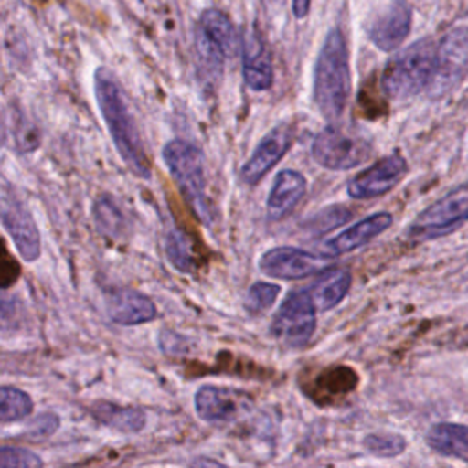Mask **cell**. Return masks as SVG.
I'll return each mask as SVG.
<instances>
[{
  "label": "cell",
  "instance_id": "cell-1",
  "mask_svg": "<svg viewBox=\"0 0 468 468\" xmlns=\"http://www.w3.org/2000/svg\"><path fill=\"white\" fill-rule=\"evenodd\" d=\"M93 88L99 110L119 155L135 176L148 177L150 163L117 79L110 69L99 68L93 77Z\"/></svg>",
  "mask_w": 468,
  "mask_h": 468
},
{
  "label": "cell",
  "instance_id": "cell-2",
  "mask_svg": "<svg viewBox=\"0 0 468 468\" xmlns=\"http://www.w3.org/2000/svg\"><path fill=\"white\" fill-rule=\"evenodd\" d=\"M351 90L349 53L344 33L333 27L320 48L314 64L313 97L329 122H338L346 112Z\"/></svg>",
  "mask_w": 468,
  "mask_h": 468
},
{
  "label": "cell",
  "instance_id": "cell-3",
  "mask_svg": "<svg viewBox=\"0 0 468 468\" xmlns=\"http://www.w3.org/2000/svg\"><path fill=\"white\" fill-rule=\"evenodd\" d=\"M437 42L420 38L399 51L384 68L380 86L393 101H404L424 91L431 80Z\"/></svg>",
  "mask_w": 468,
  "mask_h": 468
},
{
  "label": "cell",
  "instance_id": "cell-4",
  "mask_svg": "<svg viewBox=\"0 0 468 468\" xmlns=\"http://www.w3.org/2000/svg\"><path fill=\"white\" fill-rule=\"evenodd\" d=\"M163 159L196 216H199L203 223H212L214 210L207 196L203 152L188 141L172 139L163 146Z\"/></svg>",
  "mask_w": 468,
  "mask_h": 468
},
{
  "label": "cell",
  "instance_id": "cell-5",
  "mask_svg": "<svg viewBox=\"0 0 468 468\" xmlns=\"http://www.w3.org/2000/svg\"><path fill=\"white\" fill-rule=\"evenodd\" d=\"M466 221L468 183H463L420 210L408 227V236L417 241H428L453 232Z\"/></svg>",
  "mask_w": 468,
  "mask_h": 468
},
{
  "label": "cell",
  "instance_id": "cell-6",
  "mask_svg": "<svg viewBox=\"0 0 468 468\" xmlns=\"http://www.w3.org/2000/svg\"><path fill=\"white\" fill-rule=\"evenodd\" d=\"M311 155L327 170H351L371 155V143L356 132L329 122L314 135Z\"/></svg>",
  "mask_w": 468,
  "mask_h": 468
},
{
  "label": "cell",
  "instance_id": "cell-7",
  "mask_svg": "<svg viewBox=\"0 0 468 468\" xmlns=\"http://www.w3.org/2000/svg\"><path fill=\"white\" fill-rule=\"evenodd\" d=\"M316 329V305L307 289L291 291L278 307L271 333L289 349L307 346Z\"/></svg>",
  "mask_w": 468,
  "mask_h": 468
},
{
  "label": "cell",
  "instance_id": "cell-8",
  "mask_svg": "<svg viewBox=\"0 0 468 468\" xmlns=\"http://www.w3.org/2000/svg\"><path fill=\"white\" fill-rule=\"evenodd\" d=\"M468 75V26L450 29L435 49L433 75L428 91L433 97L446 95Z\"/></svg>",
  "mask_w": 468,
  "mask_h": 468
},
{
  "label": "cell",
  "instance_id": "cell-9",
  "mask_svg": "<svg viewBox=\"0 0 468 468\" xmlns=\"http://www.w3.org/2000/svg\"><path fill=\"white\" fill-rule=\"evenodd\" d=\"M333 260L322 252H309L298 247H274L261 254L258 267L271 278L300 280L331 267Z\"/></svg>",
  "mask_w": 468,
  "mask_h": 468
},
{
  "label": "cell",
  "instance_id": "cell-10",
  "mask_svg": "<svg viewBox=\"0 0 468 468\" xmlns=\"http://www.w3.org/2000/svg\"><path fill=\"white\" fill-rule=\"evenodd\" d=\"M406 172L408 163L399 152L384 155L347 181V196L358 201L384 196L399 185Z\"/></svg>",
  "mask_w": 468,
  "mask_h": 468
},
{
  "label": "cell",
  "instance_id": "cell-11",
  "mask_svg": "<svg viewBox=\"0 0 468 468\" xmlns=\"http://www.w3.org/2000/svg\"><path fill=\"white\" fill-rule=\"evenodd\" d=\"M292 126L287 122H280L274 128H271L256 144L249 159L239 170V177L245 185H256L260 183L271 168L276 166V163L287 154V150L292 144Z\"/></svg>",
  "mask_w": 468,
  "mask_h": 468
},
{
  "label": "cell",
  "instance_id": "cell-12",
  "mask_svg": "<svg viewBox=\"0 0 468 468\" xmlns=\"http://www.w3.org/2000/svg\"><path fill=\"white\" fill-rule=\"evenodd\" d=\"M0 223L26 261L40 256V234L29 210L13 194H0Z\"/></svg>",
  "mask_w": 468,
  "mask_h": 468
},
{
  "label": "cell",
  "instance_id": "cell-13",
  "mask_svg": "<svg viewBox=\"0 0 468 468\" xmlns=\"http://www.w3.org/2000/svg\"><path fill=\"white\" fill-rule=\"evenodd\" d=\"M250 399L247 393L234 388L205 384L194 395V408L201 420L210 424H223L238 419L247 410Z\"/></svg>",
  "mask_w": 468,
  "mask_h": 468
},
{
  "label": "cell",
  "instance_id": "cell-14",
  "mask_svg": "<svg viewBox=\"0 0 468 468\" xmlns=\"http://www.w3.org/2000/svg\"><path fill=\"white\" fill-rule=\"evenodd\" d=\"M411 29V5L408 0H389V4L367 22V37L380 51L397 49Z\"/></svg>",
  "mask_w": 468,
  "mask_h": 468
},
{
  "label": "cell",
  "instance_id": "cell-15",
  "mask_svg": "<svg viewBox=\"0 0 468 468\" xmlns=\"http://www.w3.org/2000/svg\"><path fill=\"white\" fill-rule=\"evenodd\" d=\"M393 223V216L389 212H375L351 227L344 229L342 232L335 234L333 238L325 239L322 243V254L329 258H338L342 254L353 252L364 245H367L371 239H375L378 234H382L386 229H389Z\"/></svg>",
  "mask_w": 468,
  "mask_h": 468
},
{
  "label": "cell",
  "instance_id": "cell-16",
  "mask_svg": "<svg viewBox=\"0 0 468 468\" xmlns=\"http://www.w3.org/2000/svg\"><path fill=\"white\" fill-rule=\"evenodd\" d=\"M243 80L254 91H265L272 86V62L267 46L256 27L247 31L241 38Z\"/></svg>",
  "mask_w": 468,
  "mask_h": 468
},
{
  "label": "cell",
  "instance_id": "cell-17",
  "mask_svg": "<svg viewBox=\"0 0 468 468\" xmlns=\"http://www.w3.org/2000/svg\"><path fill=\"white\" fill-rule=\"evenodd\" d=\"M106 313L119 325H139L157 316L155 303L146 294L132 289L113 291L106 298Z\"/></svg>",
  "mask_w": 468,
  "mask_h": 468
},
{
  "label": "cell",
  "instance_id": "cell-18",
  "mask_svg": "<svg viewBox=\"0 0 468 468\" xmlns=\"http://www.w3.org/2000/svg\"><path fill=\"white\" fill-rule=\"evenodd\" d=\"M305 190L307 179L302 172L292 168L280 170L267 196V216L271 219H282L283 216L291 214L298 201L305 196Z\"/></svg>",
  "mask_w": 468,
  "mask_h": 468
},
{
  "label": "cell",
  "instance_id": "cell-19",
  "mask_svg": "<svg viewBox=\"0 0 468 468\" xmlns=\"http://www.w3.org/2000/svg\"><path fill=\"white\" fill-rule=\"evenodd\" d=\"M351 287V272L342 267H327L320 278L307 289L316 309L327 311L336 307Z\"/></svg>",
  "mask_w": 468,
  "mask_h": 468
},
{
  "label": "cell",
  "instance_id": "cell-20",
  "mask_svg": "<svg viewBox=\"0 0 468 468\" xmlns=\"http://www.w3.org/2000/svg\"><path fill=\"white\" fill-rule=\"evenodd\" d=\"M424 439L433 452L468 463V424L437 422Z\"/></svg>",
  "mask_w": 468,
  "mask_h": 468
},
{
  "label": "cell",
  "instance_id": "cell-21",
  "mask_svg": "<svg viewBox=\"0 0 468 468\" xmlns=\"http://www.w3.org/2000/svg\"><path fill=\"white\" fill-rule=\"evenodd\" d=\"M197 27L208 37L212 38L219 48L221 51L227 55V57H232L236 55V51L239 49V37H238V31L234 27V24L230 22V18L219 11V9H205L199 16V24Z\"/></svg>",
  "mask_w": 468,
  "mask_h": 468
},
{
  "label": "cell",
  "instance_id": "cell-22",
  "mask_svg": "<svg viewBox=\"0 0 468 468\" xmlns=\"http://www.w3.org/2000/svg\"><path fill=\"white\" fill-rule=\"evenodd\" d=\"M91 415L104 426H110L113 430L124 431V433H135L144 428L146 415L139 408H124L117 406L106 400L95 402L91 406Z\"/></svg>",
  "mask_w": 468,
  "mask_h": 468
},
{
  "label": "cell",
  "instance_id": "cell-23",
  "mask_svg": "<svg viewBox=\"0 0 468 468\" xmlns=\"http://www.w3.org/2000/svg\"><path fill=\"white\" fill-rule=\"evenodd\" d=\"M194 46H196V58H197V73L205 84L214 86L221 79L227 55L199 27L196 29Z\"/></svg>",
  "mask_w": 468,
  "mask_h": 468
},
{
  "label": "cell",
  "instance_id": "cell-24",
  "mask_svg": "<svg viewBox=\"0 0 468 468\" xmlns=\"http://www.w3.org/2000/svg\"><path fill=\"white\" fill-rule=\"evenodd\" d=\"M93 218L97 229L110 238H122L128 230V223L117 203L110 196H101L93 205Z\"/></svg>",
  "mask_w": 468,
  "mask_h": 468
},
{
  "label": "cell",
  "instance_id": "cell-25",
  "mask_svg": "<svg viewBox=\"0 0 468 468\" xmlns=\"http://www.w3.org/2000/svg\"><path fill=\"white\" fill-rule=\"evenodd\" d=\"M33 410V399L24 389L0 386V424L26 419Z\"/></svg>",
  "mask_w": 468,
  "mask_h": 468
},
{
  "label": "cell",
  "instance_id": "cell-26",
  "mask_svg": "<svg viewBox=\"0 0 468 468\" xmlns=\"http://www.w3.org/2000/svg\"><path fill=\"white\" fill-rule=\"evenodd\" d=\"M165 250L170 263L181 271L190 272L194 269V256L190 249V241L177 227H170L165 234Z\"/></svg>",
  "mask_w": 468,
  "mask_h": 468
},
{
  "label": "cell",
  "instance_id": "cell-27",
  "mask_svg": "<svg viewBox=\"0 0 468 468\" xmlns=\"http://www.w3.org/2000/svg\"><path fill=\"white\" fill-rule=\"evenodd\" d=\"M362 446L369 455L375 457H397L406 450V439L399 433L375 431L364 437Z\"/></svg>",
  "mask_w": 468,
  "mask_h": 468
},
{
  "label": "cell",
  "instance_id": "cell-28",
  "mask_svg": "<svg viewBox=\"0 0 468 468\" xmlns=\"http://www.w3.org/2000/svg\"><path fill=\"white\" fill-rule=\"evenodd\" d=\"M280 285L271 283V282H256L252 283L243 298V305L250 314H261L265 313L269 307H272V303L276 302L278 294H280Z\"/></svg>",
  "mask_w": 468,
  "mask_h": 468
},
{
  "label": "cell",
  "instance_id": "cell-29",
  "mask_svg": "<svg viewBox=\"0 0 468 468\" xmlns=\"http://www.w3.org/2000/svg\"><path fill=\"white\" fill-rule=\"evenodd\" d=\"M22 303L20 300L5 291H0V329L15 331L22 324Z\"/></svg>",
  "mask_w": 468,
  "mask_h": 468
},
{
  "label": "cell",
  "instance_id": "cell-30",
  "mask_svg": "<svg viewBox=\"0 0 468 468\" xmlns=\"http://www.w3.org/2000/svg\"><path fill=\"white\" fill-rule=\"evenodd\" d=\"M42 459L29 450L0 444V466H40Z\"/></svg>",
  "mask_w": 468,
  "mask_h": 468
},
{
  "label": "cell",
  "instance_id": "cell-31",
  "mask_svg": "<svg viewBox=\"0 0 468 468\" xmlns=\"http://www.w3.org/2000/svg\"><path fill=\"white\" fill-rule=\"evenodd\" d=\"M349 216H351V210H347L346 207H340V205H333L329 208H324L318 216H313L311 227H313V230L314 229L327 230V229H333V227L344 223L346 219H349Z\"/></svg>",
  "mask_w": 468,
  "mask_h": 468
},
{
  "label": "cell",
  "instance_id": "cell-32",
  "mask_svg": "<svg viewBox=\"0 0 468 468\" xmlns=\"http://www.w3.org/2000/svg\"><path fill=\"white\" fill-rule=\"evenodd\" d=\"M309 7H311V0H292V13L296 18L307 16Z\"/></svg>",
  "mask_w": 468,
  "mask_h": 468
},
{
  "label": "cell",
  "instance_id": "cell-33",
  "mask_svg": "<svg viewBox=\"0 0 468 468\" xmlns=\"http://www.w3.org/2000/svg\"><path fill=\"white\" fill-rule=\"evenodd\" d=\"M192 464L196 466H201V464H208V466H221L219 461H214V459H196Z\"/></svg>",
  "mask_w": 468,
  "mask_h": 468
}]
</instances>
